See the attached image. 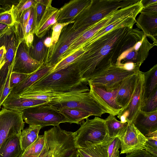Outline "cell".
<instances>
[{
    "mask_svg": "<svg viewBox=\"0 0 157 157\" xmlns=\"http://www.w3.org/2000/svg\"><path fill=\"white\" fill-rule=\"evenodd\" d=\"M137 28L121 27L104 34L87 47L84 52L69 66L81 78L87 81L93 74L112 64H115L121 55L143 37Z\"/></svg>",
    "mask_w": 157,
    "mask_h": 157,
    "instance_id": "1",
    "label": "cell"
},
{
    "mask_svg": "<svg viewBox=\"0 0 157 157\" xmlns=\"http://www.w3.org/2000/svg\"><path fill=\"white\" fill-rule=\"evenodd\" d=\"M48 73L18 95L38 94L49 92L63 94L73 91L89 92L88 82L70 66L60 71Z\"/></svg>",
    "mask_w": 157,
    "mask_h": 157,
    "instance_id": "2",
    "label": "cell"
},
{
    "mask_svg": "<svg viewBox=\"0 0 157 157\" xmlns=\"http://www.w3.org/2000/svg\"><path fill=\"white\" fill-rule=\"evenodd\" d=\"M44 148L38 157H78L73 132L59 125L45 131Z\"/></svg>",
    "mask_w": 157,
    "mask_h": 157,
    "instance_id": "3",
    "label": "cell"
},
{
    "mask_svg": "<svg viewBox=\"0 0 157 157\" xmlns=\"http://www.w3.org/2000/svg\"><path fill=\"white\" fill-rule=\"evenodd\" d=\"M138 0H92L90 5L75 19V30L87 28L113 12L131 5Z\"/></svg>",
    "mask_w": 157,
    "mask_h": 157,
    "instance_id": "4",
    "label": "cell"
},
{
    "mask_svg": "<svg viewBox=\"0 0 157 157\" xmlns=\"http://www.w3.org/2000/svg\"><path fill=\"white\" fill-rule=\"evenodd\" d=\"M73 133L78 149L105 143L113 139L108 136L105 119L97 117L86 118Z\"/></svg>",
    "mask_w": 157,
    "mask_h": 157,
    "instance_id": "5",
    "label": "cell"
},
{
    "mask_svg": "<svg viewBox=\"0 0 157 157\" xmlns=\"http://www.w3.org/2000/svg\"><path fill=\"white\" fill-rule=\"evenodd\" d=\"M48 104L56 109L62 107L78 109L85 110L92 116L97 117H101L103 114L107 113L92 98L89 92L59 97L49 101Z\"/></svg>",
    "mask_w": 157,
    "mask_h": 157,
    "instance_id": "6",
    "label": "cell"
},
{
    "mask_svg": "<svg viewBox=\"0 0 157 157\" xmlns=\"http://www.w3.org/2000/svg\"><path fill=\"white\" fill-rule=\"evenodd\" d=\"M22 112L23 120L29 125H39L42 128L58 125L61 123H70L68 119L48 103L29 108Z\"/></svg>",
    "mask_w": 157,
    "mask_h": 157,
    "instance_id": "7",
    "label": "cell"
},
{
    "mask_svg": "<svg viewBox=\"0 0 157 157\" xmlns=\"http://www.w3.org/2000/svg\"><path fill=\"white\" fill-rule=\"evenodd\" d=\"M138 72L128 71L112 64L93 74L88 81V85L101 87L108 91L114 90L119 88L125 79Z\"/></svg>",
    "mask_w": 157,
    "mask_h": 157,
    "instance_id": "8",
    "label": "cell"
},
{
    "mask_svg": "<svg viewBox=\"0 0 157 157\" xmlns=\"http://www.w3.org/2000/svg\"><path fill=\"white\" fill-rule=\"evenodd\" d=\"M25 122L22 112L10 111L4 108L0 111V147L6 139L20 134Z\"/></svg>",
    "mask_w": 157,
    "mask_h": 157,
    "instance_id": "9",
    "label": "cell"
},
{
    "mask_svg": "<svg viewBox=\"0 0 157 157\" xmlns=\"http://www.w3.org/2000/svg\"><path fill=\"white\" fill-rule=\"evenodd\" d=\"M44 64L33 59L29 54L25 40H20L14 59L12 72L30 74Z\"/></svg>",
    "mask_w": 157,
    "mask_h": 157,
    "instance_id": "10",
    "label": "cell"
},
{
    "mask_svg": "<svg viewBox=\"0 0 157 157\" xmlns=\"http://www.w3.org/2000/svg\"><path fill=\"white\" fill-rule=\"evenodd\" d=\"M136 88L127 107L117 115L122 116L128 123H133L141 111L144 99V77L143 72L139 71Z\"/></svg>",
    "mask_w": 157,
    "mask_h": 157,
    "instance_id": "11",
    "label": "cell"
},
{
    "mask_svg": "<svg viewBox=\"0 0 157 157\" xmlns=\"http://www.w3.org/2000/svg\"><path fill=\"white\" fill-rule=\"evenodd\" d=\"M150 43L144 34L142 39L124 52L117 60L116 65L132 63L140 67L147 58L149 51L154 46Z\"/></svg>",
    "mask_w": 157,
    "mask_h": 157,
    "instance_id": "12",
    "label": "cell"
},
{
    "mask_svg": "<svg viewBox=\"0 0 157 157\" xmlns=\"http://www.w3.org/2000/svg\"><path fill=\"white\" fill-rule=\"evenodd\" d=\"M89 28L75 30L72 27V24L64 27L56 44L51 59L46 65L54 66L57 64L62 55L67 50L74 40L82 35Z\"/></svg>",
    "mask_w": 157,
    "mask_h": 157,
    "instance_id": "13",
    "label": "cell"
},
{
    "mask_svg": "<svg viewBox=\"0 0 157 157\" xmlns=\"http://www.w3.org/2000/svg\"><path fill=\"white\" fill-rule=\"evenodd\" d=\"M118 138L121 142V154H127L144 149L147 140L132 123H128L125 132Z\"/></svg>",
    "mask_w": 157,
    "mask_h": 157,
    "instance_id": "14",
    "label": "cell"
},
{
    "mask_svg": "<svg viewBox=\"0 0 157 157\" xmlns=\"http://www.w3.org/2000/svg\"><path fill=\"white\" fill-rule=\"evenodd\" d=\"M89 85L91 96L107 113L115 116L120 113L122 109L116 101L118 88L108 91L101 87Z\"/></svg>",
    "mask_w": 157,
    "mask_h": 157,
    "instance_id": "15",
    "label": "cell"
},
{
    "mask_svg": "<svg viewBox=\"0 0 157 157\" xmlns=\"http://www.w3.org/2000/svg\"><path fill=\"white\" fill-rule=\"evenodd\" d=\"M91 1L92 0H73L65 3L59 9L57 23H66L74 21Z\"/></svg>",
    "mask_w": 157,
    "mask_h": 157,
    "instance_id": "16",
    "label": "cell"
},
{
    "mask_svg": "<svg viewBox=\"0 0 157 157\" xmlns=\"http://www.w3.org/2000/svg\"><path fill=\"white\" fill-rule=\"evenodd\" d=\"M138 72L125 79L118 88L116 101L122 108L121 111L127 107L131 99L136 86Z\"/></svg>",
    "mask_w": 157,
    "mask_h": 157,
    "instance_id": "17",
    "label": "cell"
},
{
    "mask_svg": "<svg viewBox=\"0 0 157 157\" xmlns=\"http://www.w3.org/2000/svg\"><path fill=\"white\" fill-rule=\"evenodd\" d=\"M49 102L21 98L10 92L2 105L3 108L10 111L21 112L27 109L47 104Z\"/></svg>",
    "mask_w": 157,
    "mask_h": 157,
    "instance_id": "18",
    "label": "cell"
},
{
    "mask_svg": "<svg viewBox=\"0 0 157 157\" xmlns=\"http://www.w3.org/2000/svg\"><path fill=\"white\" fill-rule=\"evenodd\" d=\"M136 21V25L142 30L146 37L153 41L157 45V14L140 12Z\"/></svg>",
    "mask_w": 157,
    "mask_h": 157,
    "instance_id": "19",
    "label": "cell"
},
{
    "mask_svg": "<svg viewBox=\"0 0 157 157\" xmlns=\"http://www.w3.org/2000/svg\"><path fill=\"white\" fill-rule=\"evenodd\" d=\"M133 123L146 137L157 131V110L150 112L141 111Z\"/></svg>",
    "mask_w": 157,
    "mask_h": 157,
    "instance_id": "20",
    "label": "cell"
},
{
    "mask_svg": "<svg viewBox=\"0 0 157 157\" xmlns=\"http://www.w3.org/2000/svg\"><path fill=\"white\" fill-rule=\"evenodd\" d=\"M51 4L46 7L44 14L35 29L34 34L40 39L44 37L50 29L57 23L59 9L53 7Z\"/></svg>",
    "mask_w": 157,
    "mask_h": 157,
    "instance_id": "21",
    "label": "cell"
},
{
    "mask_svg": "<svg viewBox=\"0 0 157 157\" xmlns=\"http://www.w3.org/2000/svg\"><path fill=\"white\" fill-rule=\"evenodd\" d=\"M20 133L9 137L3 142L0 147V157H21L24 151L21 146Z\"/></svg>",
    "mask_w": 157,
    "mask_h": 157,
    "instance_id": "22",
    "label": "cell"
},
{
    "mask_svg": "<svg viewBox=\"0 0 157 157\" xmlns=\"http://www.w3.org/2000/svg\"><path fill=\"white\" fill-rule=\"evenodd\" d=\"M54 66H48L44 64L38 70L29 75L21 82L11 89L10 93L18 95L26 88L36 82L48 73L52 71Z\"/></svg>",
    "mask_w": 157,
    "mask_h": 157,
    "instance_id": "23",
    "label": "cell"
},
{
    "mask_svg": "<svg viewBox=\"0 0 157 157\" xmlns=\"http://www.w3.org/2000/svg\"><path fill=\"white\" fill-rule=\"evenodd\" d=\"M111 140L107 142L78 149L80 157H108V148Z\"/></svg>",
    "mask_w": 157,
    "mask_h": 157,
    "instance_id": "24",
    "label": "cell"
},
{
    "mask_svg": "<svg viewBox=\"0 0 157 157\" xmlns=\"http://www.w3.org/2000/svg\"><path fill=\"white\" fill-rule=\"evenodd\" d=\"M108 135L110 138L119 137L126 131L127 123H122L118 121L115 116L109 114L105 119Z\"/></svg>",
    "mask_w": 157,
    "mask_h": 157,
    "instance_id": "25",
    "label": "cell"
},
{
    "mask_svg": "<svg viewBox=\"0 0 157 157\" xmlns=\"http://www.w3.org/2000/svg\"><path fill=\"white\" fill-rule=\"evenodd\" d=\"M56 109L69 120L71 124H81L85 119L92 116L86 111L78 109L62 107Z\"/></svg>",
    "mask_w": 157,
    "mask_h": 157,
    "instance_id": "26",
    "label": "cell"
},
{
    "mask_svg": "<svg viewBox=\"0 0 157 157\" xmlns=\"http://www.w3.org/2000/svg\"><path fill=\"white\" fill-rule=\"evenodd\" d=\"M41 128L39 125H29L28 127L21 131L20 143L21 148L24 151L36 141Z\"/></svg>",
    "mask_w": 157,
    "mask_h": 157,
    "instance_id": "27",
    "label": "cell"
},
{
    "mask_svg": "<svg viewBox=\"0 0 157 157\" xmlns=\"http://www.w3.org/2000/svg\"><path fill=\"white\" fill-rule=\"evenodd\" d=\"M144 77V99L147 98L157 90V64L149 71L143 72Z\"/></svg>",
    "mask_w": 157,
    "mask_h": 157,
    "instance_id": "28",
    "label": "cell"
},
{
    "mask_svg": "<svg viewBox=\"0 0 157 157\" xmlns=\"http://www.w3.org/2000/svg\"><path fill=\"white\" fill-rule=\"evenodd\" d=\"M74 22L75 21L66 23H57L52 26V32L51 36L52 45L51 47L47 50L45 62L46 65L48 64L51 59L55 46L59 39L63 29L65 26L71 24H73Z\"/></svg>",
    "mask_w": 157,
    "mask_h": 157,
    "instance_id": "29",
    "label": "cell"
},
{
    "mask_svg": "<svg viewBox=\"0 0 157 157\" xmlns=\"http://www.w3.org/2000/svg\"><path fill=\"white\" fill-rule=\"evenodd\" d=\"M45 38H40L32 47L28 49L30 56L34 59L42 63L45 62L46 57L48 49L44 43Z\"/></svg>",
    "mask_w": 157,
    "mask_h": 157,
    "instance_id": "30",
    "label": "cell"
},
{
    "mask_svg": "<svg viewBox=\"0 0 157 157\" xmlns=\"http://www.w3.org/2000/svg\"><path fill=\"white\" fill-rule=\"evenodd\" d=\"M36 2L35 0H19L17 4L13 6L11 13L14 24L18 21L24 11L34 6Z\"/></svg>",
    "mask_w": 157,
    "mask_h": 157,
    "instance_id": "31",
    "label": "cell"
},
{
    "mask_svg": "<svg viewBox=\"0 0 157 157\" xmlns=\"http://www.w3.org/2000/svg\"><path fill=\"white\" fill-rule=\"evenodd\" d=\"M44 135H39L36 141L24 151L21 157H38L44 148Z\"/></svg>",
    "mask_w": 157,
    "mask_h": 157,
    "instance_id": "32",
    "label": "cell"
},
{
    "mask_svg": "<svg viewBox=\"0 0 157 157\" xmlns=\"http://www.w3.org/2000/svg\"><path fill=\"white\" fill-rule=\"evenodd\" d=\"M32 7L24 11L18 21L13 24L17 35L21 40H25V28Z\"/></svg>",
    "mask_w": 157,
    "mask_h": 157,
    "instance_id": "33",
    "label": "cell"
},
{
    "mask_svg": "<svg viewBox=\"0 0 157 157\" xmlns=\"http://www.w3.org/2000/svg\"><path fill=\"white\" fill-rule=\"evenodd\" d=\"M84 52L82 48H80L55 65L50 73L56 72L67 68Z\"/></svg>",
    "mask_w": 157,
    "mask_h": 157,
    "instance_id": "34",
    "label": "cell"
},
{
    "mask_svg": "<svg viewBox=\"0 0 157 157\" xmlns=\"http://www.w3.org/2000/svg\"><path fill=\"white\" fill-rule=\"evenodd\" d=\"M157 110V90L147 98L144 99L141 111L150 112Z\"/></svg>",
    "mask_w": 157,
    "mask_h": 157,
    "instance_id": "35",
    "label": "cell"
},
{
    "mask_svg": "<svg viewBox=\"0 0 157 157\" xmlns=\"http://www.w3.org/2000/svg\"><path fill=\"white\" fill-rule=\"evenodd\" d=\"M147 138L144 149L157 156V131L146 137Z\"/></svg>",
    "mask_w": 157,
    "mask_h": 157,
    "instance_id": "36",
    "label": "cell"
},
{
    "mask_svg": "<svg viewBox=\"0 0 157 157\" xmlns=\"http://www.w3.org/2000/svg\"><path fill=\"white\" fill-rule=\"evenodd\" d=\"M13 67V66L10 68L5 82L0 89V108L10 92V79Z\"/></svg>",
    "mask_w": 157,
    "mask_h": 157,
    "instance_id": "37",
    "label": "cell"
},
{
    "mask_svg": "<svg viewBox=\"0 0 157 157\" xmlns=\"http://www.w3.org/2000/svg\"><path fill=\"white\" fill-rule=\"evenodd\" d=\"M19 97L27 98L36 99L50 101L59 97L54 94H27L16 95Z\"/></svg>",
    "mask_w": 157,
    "mask_h": 157,
    "instance_id": "38",
    "label": "cell"
},
{
    "mask_svg": "<svg viewBox=\"0 0 157 157\" xmlns=\"http://www.w3.org/2000/svg\"><path fill=\"white\" fill-rule=\"evenodd\" d=\"M29 75L12 72L10 79V88H12L27 78Z\"/></svg>",
    "mask_w": 157,
    "mask_h": 157,
    "instance_id": "39",
    "label": "cell"
},
{
    "mask_svg": "<svg viewBox=\"0 0 157 157\" xmlns=\"http://www.w3.org/2000/svg\"><path fill=\"white\" fill-rule=\"evenodd\" d=\"M0 23L9 26L13 25L14 21L11 13V10H0Z\"/></svg>",
    "mask_w": 157,
    "mask_h": 157,
    "instance_id": "40",
    "label": "cell"
},
{
    "mask_svg": "<svg viewBox=\"0 0 157 157\" xmlns=\"http://www.w3.org/2000/svg\"><path fill=\"white\" fill-rule=\"evenodd\" d=\"M36 2V5L34 6L35 12V28L42 18L46 8V7L44 5L39 2Z\"/></svg>",
    "mask_w": 157,
    "mask_h": 157,
    "instance_id": "41",
    "label": "cell"
},
{
    "mask_svg": "<svg viewBox=\"0 0 157 157\" xmlns=\"http://www.w3.org/2000/svg\"><path fill=\"white\" fill-rule=\"evenodd\" d=\"M125 157H157L145 149L127 154Z\"/></svg>",
    "mask_w": 157,
    "mask_h": 157,
    "instance_id": "42",
    "label": "cell"
},
{
    "mask_svg": "<svg viewBox=\"0 0 157 157\" xmlns=\"http://www.w3.org/2000/svg\"><path fill=\"white\" fill-rule=\"evenodd\" d=\"M19 0H0V6L4 11L11 10L14 5L17 4Z\"/></svg>",
    "mask_w": 157,
    "mask_h": 157,
    "instance_id": "43",
    "label": "cell"
},
{
    "mask_svg": "<svg viewBox=\"0 0 157 157\" xmlns=\"http://www.w3.org/2000/svg\"><path fill=\"white\" fill-rule=\"evenodd\" d=\"M121 144L119 139L117 137L113 138L110 142L108 148V157H111L115 148L119 144Z\"/></svg>",
    "mask_w": 157,
    "mask_h": 157,
    "instance_id": "44",
    "label": "cell"
},
{
    "mask_svg": "<svg viewBox=\"0 0 157 157\" xmlns=\"http://www.w3.org/2000/svg\"><path fill=\"white\" fill-rule=\"evenodd\" d=\"M140 12L157 14V2L143 7Z\"/></svg>",
    "mask_w": 157,
    "mask_h": 157,
    "instance_id": "45",
    "label": "cell"
},
{
    "mask_svg": "<svg viewBox=\"0 0 157 157\" xmlns=\"http://www.w3.org/2000/svg\"><path fill=\"white\" fill-rule=\"evenodd\" d=\"M34 34L33 33H29L26 36L25 40V42L28 49L33 47Z\"/></svg>",
    "mask_w": 157,
    "mask_h": 157,
    "instance_id": "46",
    "label": "cell"
},
{
    "mask_svg": "<svg viewBox=\"0 0 157 157\" xmlns=\"http://www.w3.org/2000/svg\"><path fill=\"white\" fill-rule=\"evenodd\" d=\"M44 43L48 49H49L52 45L51 36H48L45 38L44 41Z\"/></svg>",
    "mask_w": 157,
    "mask_h": 157,
    "instance_id": "47",
    "label": "cell"
},
{
    "mask_svg": "<svg viewBox=\"0 0 157 157\" xmlns=\"http://www.w3.org/2000/svg\"><path fill=\"white\" fill-rule=\"evenodd\" d=\"M143 7L157 2V0H141Z\"/></svg>",
    "mask_w": 157,
    "mask_h": 157,
    "instance_id": "48",
    "label": "cell"
},
{
    "mask_svg": "<svg viewBox=\"0 0 157 157\" xmlns=\"http://www.w3.org/2000/svg\"><path fill=\"white\" fill-rule=\"evenodd\" d=\"M120 144L118 145L114 149L113 152L111 157H120L119 151V149L120 148Z\"/></svg>",
    "mask_w": 157,
    "mask_h": 157,
    "instance_id": "49",
    "label": "cell"
},
{
    "mask_svg": "<svg viewBox=\"0 0 157 157\" xmlns=\"http://www.w3.org/2000/svg\"><path fill=\"white\" fill-rule=\"evenodd\" d=\"M37 2H39L47 7L50 4L52 3V0H35Z\"/></svg>",
    "mask_w": 157,
    "mask_h": 157,
    "instance_id": "50",
    "label": "cell"
},
{
    "mask_svg": "<svg viewBox=\"0 0 157 157\" xmlns=\"http://www.w3.org/2000/svg\"><path fill=\"white\" fill-rule=\"evenodd\" d=\"M10 26H9L5 24L0 23V34L4 32Z\"/></svg>",
    "mask_w": 157,
    "mask_h": 157,
    "instance_id": "51",
    "label": "cell"
},
{
    "mask_svg": "<svg viewBox=\"0 0 157 157\" xmlns=\"http://www.w3.org/2000/svg\"><path fill=\"white\" fill-rule=\"evenodd\" d=\"M2 10V7H1V6H0V10Z\"/></svg>",
    "mask_w": 157,
    "mask_h": 157,
    "instance_id": "52",
    "label": "cell"
},
{
    "mask_svg": "<svg viewBox=\"0 0 157 157\" xmlns=\"http://www.w3.org/2000/svg\"><path fill=\"white\" fill-rule=\"evenodd\" d=\"M78 157H80L79 156H78Z\"/></svg>",
    "mask_w": 157,
    "mask_h": 157,
    "instance_id": "53",
    "label": "cell"
}]
</instances>
